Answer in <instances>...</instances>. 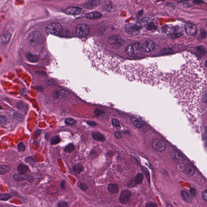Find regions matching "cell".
Returning a JSON list of instances; mask_svg holds the SVG:
<instances>
[{
	"label": "cell",
	"instance_id": "5",
	"mask_svg": "<svg viewBox=\"0 0 207 207\" xmlns=\"http://www.w3.org/2000/svg\"><path fill=\"white\" fill-rule=\"evenodd\" d=\"M28 39L30 44L32 46H37L41 41V35L38 31H33L29 35Z\"/></svg>",
	"mask_w": 207,
	"mask_h": 207
},
{
	"label": "cell",
	"instance_id": "7",
	"mask_svg": "<svg viewBox=\"0 0 207 207\" xmlns=\"http://www.w3.org/2000/svg\"><path fill=\"white\" fill-rule=\"evenodd\" d=\"M89 30V26L87 24H81L76 27V33L79 37H83L88 34Z\"/></svg>",
	"mask_w": 207,
	"mask_h": 207
},
{
	"label": "cell",
	"instance_id": "32",
	"mask_svg": "<svg viewBox=\"0 0 207 207\" xmlns=\"http://www.w3.org/2000/svg\"><path fill=\"white\" fill-rule=\"evenodd\" d=\"M142 171L145 174L148 182L150 183V176L149 172L148 171L147 168H146L145 167H142Z\"/></svg>",
	"mask_w": 207,
	"mask_h": 207
},
{
	"label": "cell",
	"instance_id": "46",
	"mask_svg": "<svg viewBox=\"0 0 207 207\" xmlns=\"http://www.w3.org/2000/svg\"><path fill=\"white\" fill-rule=\"evenodd\" d=\"M202 197L203 199V200L205 202L207 201V190H205V191L203 192L202 194Z\"/></svg>",
	"mask_w": 207,
	"mask_h": 207
},
{
	"label": "cell",
	"instance_id": "48",
	"mask_svg": "<svg viewBox=\"0 0 207 207\" xmlns=\"http://www.w3.org/2000/svg\"><path fill=\"white\" fill-rule=\"evenodd\" d=\"M15 115L16 116V118H17V119H18V120H20V121H22V119L24 118L23 116L21 114L19 113H16Z\"/></svg>",
	"mask_w": 207,
	"mask_h": 207
},
{
	"label": "cell",
	"instance_id": "10",
	"mask_svg": "<svg viewBox=\"0 0 207 207\" xmlns=\"http://www.w3.org/2000/svg\"><path fill=\"white\" fill-rule=\"evenodd\" d=\"M132 124L138 128H142L145 125V121L141 117L138 115H133L131 119Z\"/></svg>",
	"mask_w": 207,
	"mask_h": 207
},
{
	"label": "cell",
	"instance_id": "17",
	"mask_svg": "<svg viewBox=\"0 0 207 207\" xmlns=\"http://www.w3.org/2000/svg\"><path fill=\"white\" fill-rule=\"evenodd\" d=\"M100 13L97 12H93L87 13L86 17L89 19H96L100 18L102 17Z\"/></svg>",
	"mask_w": 207,
	"mask_h": 207
},
{
	"label": "cell",
	"instance_id": "42",
	"mask_svg": "<svg viewBox=\"0 0 207 207\" xmlns=\"http://www.w3.org/2000/svg\"><path fill=\"white\" fill-rule=\"evenodd\" d=\"M197 49L199 52L200 54L202 55H204L205 54V49L203 47H198L197 48Z\"/></svg>",
	"mask_w": 207,
	"mask_h": 207
},
{
	"label": "cell",
	"instance_id": "15",
	"mask_svg": "<svg viewBox=\"0 0 207 207\" xmlns=\"http://www.w3.org/2000/svg\"><path fill=\"white\" fill-rule=\"evenodd\" d=\"M185 30L188 35H189L194 36L196 34V27L193 24L187 23L185 26Z\"/></svg>",
	"mask_w": 207,
	"mask_h": 207
},
{
	"label": "cell",
	"instance_id": "3",
	"mask_svg": "<svg viewBox=\"0 0 207 207\" xmlns=\"http://www.w3.org/2000/svg\"><path fill=\"white\" fill-rule=\"evenodd\" d=\"M125 52L128 56L136 57L142 52V45L139 43L135 42L129 44L125 48Z\"/></svg>",
	"mask_w": 207,
	"mask_h": 207
},
{
	"label": "cell",
	"instance_id": "39",
	"mask_svg": "<svg viewBox=\"0 0 207 207\" xmlns=\"http://www.w3.org/2000/svg\"><path fill=\"white\" fill-rule=\"evenodd\" d=\"M79 187L81 190L83 191H86L88 189V187L86 184L82 182L79 184Z\"/></svg>",
	"mask_w": 207,
	"mask_h": 207
},
{
	"label": "cell",
	"instance_id": "28",
	"mask_svg": "<svg viewBox=\"0 0 207 207\" xmlns=\"http://www.w3.org/2000/svg\"><path fill=\"white\" fill-rule=\"evenodd\" d=\"M186 171L189 176H192L195 172V169L192 165H188L186 168Z\"/></svg>",
	"mask_w": 207,
	"mask_h": 207
},
{
	"label": "cell",
	"instance_id": "52",
	"mask_svg": "<svg viewBox=\"0 0 207 207\" xmlns=\"http://www.w3.org/2000/svg\"><path fill=\"white\" fill-rule=\"evenodd\" d=\"M0 207H4V206H0Z\"/></svg>",
	"mask_w": 207,
	"mask_h": 207
},
{
	"label": "cell",
	"instance_id": "8",
	"mask_svg": "<svg viewBox=\"0 0 207 207\" xmlns=\"http://www.w3.org/2000/svg\"><path fill=\"white\" fill-rule=\"evenodd\" d=\"M141 29V28L139 26L134 24H128L125 26V30L126 32L132 35H138Z\"/></svg>",
	"mask_w": 207,
	"mask_h": 207
},
{
	"label": "cell",
	"instance_id": "22",
	"mask_svg": "<svg viewBox=\"0 0 207 207\" xmlns=\"http://www.w3.org/2000/svg\"><path fill=\"white\" fill-rule=\"evenodd\" d=\"M27 60L31 62H37L38 60V57L35 55L29 53L26 55Z\"/></svg>",
	"mask_w": 207,
	"mask_h": 207
},
{
	"label": "cell",
	"instance_id": "24",
	"mask_svg": "<svg viewBox=\"0 0 207 207\" xmlns=\"http://www.w3.org/2000/svg\"><path fill=\"white\" fill-rule=\"evenodd\" d=\"M181 195L182 198L184 200L187 201V202H191V197L190 195L188 194V193L186 192V191H181Z\"/></svg>",
	"mask_w": 207,
	"mask_h": 207
},
{
	"label": "cell",
	"instance_id": "27",
	"mask_svg": "<svg viewBox=\"0 0 207 207\" xmlns=\"http://www.w3.org/2000/svg\"><path fill=\"white\" fill-rule=\"evenodd\" d=\"M75 149V146L72 143H70L67 145L64 149V151L67 153H72Z\"/></svg>",
	"mask_w": 207,
	"mask_h": 207
},
{
	"label": "cell",
	"instance_id": "45",
	"mask_svg": "<svg viewBox=\"0 0 207 207\" xmlns=\"http://www.w3.org/2000/svg\"><path fill=\"white\" fill-rule=\"evenodd\" d=\"M114 136L116 138L120 139L122 137V134L119 132H116L114 133Z\"/></svg>",
	"mask_w": 207,
	"mask_h": 207
},
{
	"label": "cell",
	"instance_id": "35",
	"mask_svg": "<svg viewBox=\"0 0 207 207\" xmlns=\"http://www.w3.org/2000/svg\"><path fill=\"white\" fill-rule=\"evenodd\" d=\"M26 147L25 145L22 142H20L18 144V149L19 152H21L25 150Z\"/></svg>",
	"mask_w": 207,
	"mask_h": 207
},
{
	"label": "cell",
	"instance_id": "49",
	"mask_svg": "<svg viewBox=\"0 0 207 207\" xmlns=\"http://www.w3.org/2000/svg\"><path fill=\"white\" fill-rule=\"evenodd\" d=\"M60 187L62 190L66 189V182L65 181H63L60 183Z\"/></svg>",
	"mask_w": 207,
	"mask_h": 207
},
{
	"label": "cell",
	"instance_id": "21",
	"mask_svg": "<svg viewBox=\"0 0 207 207\" xmlns=\"http://www.w3.org/2000/svg\"><path fill=\"white\" fill-rule=\"evenodd\" d=\"M17 171L18 172H19L20 173H25L27 172H29V169L28 166L25 165L21 164L18 166Z\"/></svg>",
	"mask_w": 207,
	"mask_h": 207
},
{
	"label": "cell",
	"instance_id": "34",
	"mask_svg": "<svg viewBox=\"0 0 207 207\" xmlns=\"http://www.w3.org/2000/svg\"><path fill=\"white\" fill-rule=\"evenodd\" d=\"M105 9L107 10L108 11H111L113 9L114 7H113V4L112 3L110 2H108V3H106V5L104 7Z\"/></svg>",
	"mask_w": 207,
	"mask_h": 207
},
{
	"label": "cell",
	"instance_id": "50",
	"mask_svg": "<svg viewBox=\"0 0 207 207\" xmlns=\"http://www.w3.org/2000/svg\"><path fill=\"white\" fill-rule=\"evenodd\" d=\"M167 207H172V206H171V205H167Z\"/></svg>",
	"mask_w": 207,
	"mask_h": 207
},
{
	"label": "cell",
	"instance_id": "26",
	"mask_svg": "<svg viewBox=\"0 0 207 207\" xmlns=\"http://www.w3.org/2000/svg\"><path fill=\"white\" fill-rule=\"evenodd\" d=\"M61 139L60 138L58 135L55 136H53L51 138L50 141V144L51 145H55L58 144L60 142Z\"/></svg>",
	"mask_w": 207,
	"mask_h": 207
},
{
	"label": "cell",
	"instance_id": "11",
	"mask_svg": "<svg viewBox=\"0 0 207 207\" xmlns=\"http://www.w3.org/2000/svg\"><path fill=\"white\" fill-rule=\"evenodd\" d=\"M82 9L77 7H69L64 10V12L70 15H77L81 13Z\"/></svg>",
	"mask_w": 207,
	"mask_h": 207
},
{
	"label": "cell",
	"instance_id": "38",
	"mask_svg": "<svg viewBox=\"0 0 207 207\" xmlns=\"http://www.w3.org/2000/svg\"><path fill=\"white\" fill-rule=\"evenodd\" d=\"M57 207H69V205L66 202L61 201L58 203Z\"/></svg>",
	"mask_w": 207,
	"mask_h": 207
},
{
	"label": "cell",
	"instance_id": "4",
	"mask_svg": "<svg viewBox=\"0 0 207 207\" xmlns=\"http://www.w3.org/2000/svg\"><path fill=\"white\" fill-rule=\"evenodd\" d=\"M62 28L61 24L58 23H53L49 24L46 28L47 33L51 35H58L62 31Z\"/></svg>",
	"mask_w": 207,
	"mask_h": 207
},
{
	"label": "cell",
	"instance_id": "18",
	"mask_svg": "<svg viewBox=\"0 0 207 207\" xmlns=\"http://www.w3.org/2000/svg\"><path fill=\"white\" fill-rule=\"evenodd\" d=\"M108 189L111 194H115L118 192L119 187L116 184H110L108 186Z\"/></svg>",
	"mask_w": 207,
	"mask_h": 207
},
{
	"label": "cell",
	"instance_id": "33",
	"mask_svg": "<svg viewBox=\"0 0 207 207\" xmlns=\"http://www.w3.org/2000/svg\"><path fill=\"white\" fill-rule=\"evenodd\" d=\"M112 124H113V126L116 127H118V128L121 127L120 122H119V121L118 119H112Z\"/></svg>",
	"mask_w": 207,
	"mask_h": 207
},
{
	"label": "cell",
	"instance_id": "51",
	"mask_svg": "<svg viewBox=\"0 0 207 207\" xmlns=\"http://www.w3.org/2000/svg\"><path fill=\"white\" fill-rule=\"evenodd\" d=\"M2 109V108H1V106H0V109Z\"/></svg>",
	"mask_w": 207,
	"mask_h": 207
},
{
	"label": "cell",
	"instance_id": "41",
	"mask_svg": "<svg viewBox=\"0 0 207 207\" xmlns=\"http://www.w3.org/2000/svg\"><path fill=\"white\" fill-rule=\"evenodd\" d=\"M11 198V196L7 194H1L0 195V200H6Z\"/></svg>",
	"mask_w": 207,
	"mask_h": 207
},
{
	"label": "cell",
	"instance_id": "19",
	"mask_svg": "<svg viewBox=\"0 0 207 207\" xmlns=\"http://www.w3.org/2000/svg\"><path fill=\"white\" fill-rule=\"evenodd\" d=\"M72 170L75 173L80 174L83 171L84 167L81 164H76L73 166Z\"/></svg>",
	"mask_w": 207,
	"mask_h": 207
},
{
	"label": "cell",
	"instance_id": "20",
	"mask_svg": "<svg viewBox=\"0 0 207 207\" xmlns=\"http://www.w3.org/2000/svg\"><path fill=\"white\" fill-rule=\"evenodd\" d=\"M11 35L9 32H6L2 35L1 38V41L4 44H6L9 43L11 38Z\"/></svg>",
	"mask_w": 207,
	"mask_h": 207
},
{
	"label": "cell",
	"instance_id": "23",
	"mask_svg": "<svg viewBox=\"0 0 207 207\" xmlns=\"http://www.w3.org/2000/svg\"><path fill=\"white\" fill-rule=\"evenodd\" d=\"M66 91L65 90H60L56 93L55 96L57 98H64L66 96Z\"/></svg>",
	"mask_w": 207,
	"mask_h": 207
},
{
	"label": "cell",
	"instance_id": "16",
	"mask_svg": "<svg viewBox=\"0 0 207 207\" xmlns=\"http://www.w3.org/2000/svg\"><path fill=\"white\" fill-rule=\"evenodd\" d=\"M92 136L93 139L97 141L103 142L106 139L105 136L98 131H93L92 134Z\"/></svg>",
	"mask_w": 207,
	"mask_h": 207
},
{
	"label": "cell",
	"instance_id": "12",
	"mask_svg": "<svg viewBox=\"0 0 207 207\" xmlns=\"http://www.w3.org/2000/svg\"><path fill=\"white\" fill-rule=\"evenodd\" d=\"M13 179L16 181H22L23 180H26L29 182L33 181V177L29 176L26 173L17 174L14 175L13 176Z\"/></svg>",
	"mask_w": 207,
	"mask_h": 207
},
{
	"label": "cell",
	"instance_id": "30",
	"mask_svg": "<svg viewBox=\"0 0 207 207\" xmlns=\"http://www.w3.org/2000/svg\"><path fill=\"white\" fill-rule=\"evenodd\" d=\"M7 122V118L5 116L0 115V127H2L5 125Z\"/></svg>",
	"mask_w": 207,
	"mask_h": 207
},
{
	"label": "cell",
	"instance_id": "40",
	"mask_svg": "<svg viewBox=\"0 0 207 207\" xmlns=\"http://www.w3.org/2000/svg\"><path fill=\"white\" fill-rule=\"evenodd\" d=\"M147 29L149 30H155L156 29V27L155 24L154 23V22H151L149 24L148 26Z\"/></svg>",
	"mask_w": 207,
	"mask_h": 207
},
{
	"label": "cell",
	"instance_id": "1",
	"mask_svg": "<svg viewBox=\"0 0 207 207\" xmlns=\"http://www.w3.org/2000/svg\"><path fill=\"white\" fill-rule=\"evenodd\" d=\"M182 56L184 64L164 75V81L169 82L171 92L185 112L200 115L206 109V71L191 53L184 52Z\"/></svg>",
	"mask_w": 207,
	"mask_h": 207
},
{
	"label": "cell",
	"instance_id": "14",
	"mask_svg": "<svg viewBox=\"0 0 207 207\" xmlns=\"http://www.w3.org/2000/svg\"><path fill=\"white\" fill-rule=\"evenodd\" d=\"M155 47V43L150 40H147L142 45L143 52H152L154 50Z\"/></svg>",
	"mask_w": 207,
	"mask_h": 207
},
{
	"label": "cell",
	"instance_id": "13",
	"mask_svg": "<svg viewBox=\"0 0 207 207\" xmlns=\"http://www.w3.org/2000/svg\"><path fill=\"white\" fill-rule=\"evenodd\" d=\"M131 197V192L127 190H125L121 193L119 197V201L121 203L125 204L129 202Z\"/></svg>",
	"mask_w": 207,
	"mask_h": 207
},
{
	"label": "cell",
	"instance_id": "9",
	"mask_svg": "<svg viewBox=\"0 0 207 207\" xmlns=\"http://www.w3.org/2000/svg\"><path fill=\"white\" fill-rule=\"evenodd\" d=\"M108 41L110 44L114 48H119L123 44L122 38L118 35L112 36L109 38Z\"/></svg>",
	"mask_w": 207,
	"mask_h": 207
},
{
	"label": "cell",
	"instance_id": "6",
	"mask_svg": "<svg viewBox=\"0 0 207 207\" xmlns=\"http://www.w3.org/2000/svg\"><path fill=\"white\" fill-rule=\"evenodd\" d=\"M152 147L159 152L164 151L166 149L167 144L163 140L159 139H155L152 142Z\"/></svg>",
	"mask_w": 207,
	"mask_h": 207
},
{
	"label": "cell",
	"instance_id": "43",
	"mask_svg": "<svg viewBox=\"0 0 207 207\" xmlns=\"http://www.w3.org/2000/svg\"><path fill=\"white\" fill-rule=\"evenodd\" d=\"M190 193L191 194L192 196L193 197L195 196L196 195L197 191L195 188H191L190 189Z\"/></svg>",
	"mask_w": 207,
	"mask_h": 207
},
{
	"label": "cell",
	"instance_id": "2",
	"mask_svg": "<svg viewBox=\"0 0 207 207\" xmlns=\"http://www.w3.org/2000/svg\"><path fill=\"white\" fill-rule=\"evenodd\" d=\"M124 74L131 81H136L145 84L157 85L163 81L162 75L156 62L145 64L141 62H127Z\"/></svg>",
	"mask_w": 207,
	"mask_h": 207
},
{
	"label": "cell",
	"instance_id": "47",
	"mask_svg": "<svg viewBox=\"0 0 207 207\" xmlns=\"http://www.w3.org/2000/svg\"><path fill=\"white\" fill-rule=\"evenodd\" d=\"M146 207H157V205L153 202H149L146 204Z\"/></svg>",
	"mask_w": 207,
	"mask_h": 207
},
{
	"label": "cell",
	"instance_id": "31",
	"mask_svg": "<svg viewBox=\"0 0 207 207\" xmlns=\"http://www.w3.org/2000/svg\"><path fill=\"white\" fill-rule=\"evenodd\" d=\"M65 123L67 125L72 126L76 124V121L73 119L68 118L65 120Z\"/></svg>",
	"mask_w": 207,
	"mask_h": 207
},
{
	"label": "cell",
	"instance_id": "36",
	"mask_svg": "<svg viewBox=\"0 0 207 207\" xmlns=\"http://www.w3.org/2000/svg\"><path fill=\"white\" fill-rule=\"evenodd\" d=\"M173 52L172 49L171 48H165L161 50V53L163 54H168L172 53Z\"/></svg>",
	"mask_w": 207,
	"mask_h": 207
},
{
	"label": "cell",
	"instance_id": "25",
	"mask_svg": "<svg viewBox=\"0 0 207 207\" xmlns=\"http://www.w3.org/2000/svg\"><path fill=\"white\" fill-rule=\"evenodd\" d=\"M133 179L136 185L138 184H142L143 179V175L141 173L138 174L135 178Z\"/></svg>",
	"mask_w": 207,
	"mask_h": 207
},
{
	"label": "cell",
	"instance_id": "44",
	"mask_svg": "<svg viewBox=\"0 0 207 207\" xmlns=\"http://www.w3.org/2000/svg\"><path fill=\"white\" fill-rule=\"evenodd\" d=\"M87 124L89 125L90 126L92 127H95L97 125V124L96 122H95L94 121H88L87 122Z\"/></svg>",
	"mask_w": 207,
	"mask_h": 207
},
{
	"label": "cell",
	"instance_id": "29",
	"mask_svg": "<svg viewBox=\"0 0 207 207\" xmlns=\"http://www.w3.org/2000/svg\"><path fill=\"white\" fill-rule=\"evenodd\" d=\"M9 166L6 165H0V174H4L10 171Z\"/></svg>",
	"mask_w": 207,
	"mask_h": 207
},
{
	"label": "cell",
	"instance_id": "37",
	"mask_svg": "<svg viewBox=\"0 0 207 207\" xmlns=\"http://www.w3.org/2000/svg\"><path fill=\"white\" fill-rule=\"evenodd\" d=\"M105 113V112L102 110L100 109H95L94 111V113L95 115L97 116H100L102 114Z\"/></svg>",
	"mask_w": 207,
	"mask_h": 207
}]
</instances>
